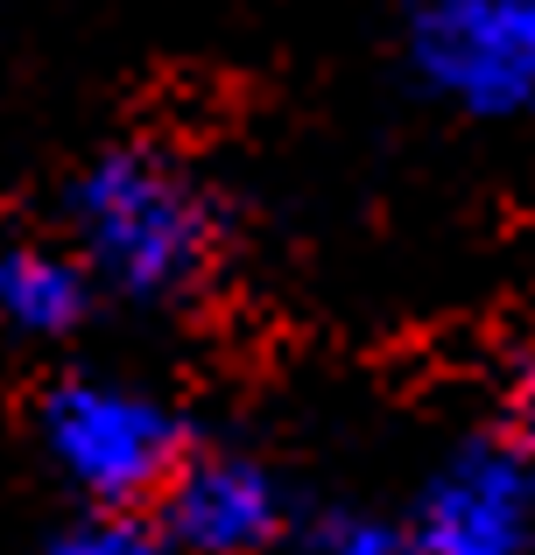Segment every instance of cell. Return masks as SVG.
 I'll list each match as a JSON object with an SVG mask.
<instances>
[{
  "label": "cell",
  "mask_w": 535,
  "mask_h": 555,
  "mask_svg": "<svg viewBox=\"0 0 535 555\" xmlns=\"http://www.w3.org/2000/svg\"><path fill=\"white\" fill-rule=\"evenodd\" d=\"M64 246L106 296L177 310L212 282L226 254V211L198 169L169 149L120 141L64 183Z\"/></svg>",
  "instance_id": "1"
},
{
  "label": "cell",
  "mask_w": 535,
  "mask_h": 555,
  "mask_svg": "<svg viewBox=\"0 0 535 555\" xmlns=\"http://www.w3.org/2000/svg\"><path fill=\"white\" fill-rule=\"evenodd\" d=\"M36 443L50 457V472L85 506L155 514L163 486L177 478L183 450H191V429L163 393L99 379V373H71L36 401Z\"/></svg>",
  "instance_id": "2"
},
{
  "label": "cell",
  "mask_w": 535,
  "mask_h": 555,
  "mask_svg": "<svg viewBox=\"0 0 535 555\" xmlns=\"http://www.w3.org/2000/svg\"><path fill=\"white\" fill-rule=\"evenodd\" d=\"M402 56L458 120L535 113V0H402Z\"/></svg>",
  "instance_id": "3"
},
{
  "label": "cell",
  "mask_w": 535,
  "mask_h": 555,
  "mask_svg": "<svg viewBox=\"0 0 535 555\" xmlns=\"http://www.w3.org/2000/svg\"><path fill=\"white\" fill-rule=\"evenodd\" d=\"M423 555H522L535 548V443L522 429L466 436L423 478L409 514Z\"/></svg>",
  "instance_id": "4"
},
{
  "label": "cell",
  "mask_w": 535,
  "mask_h": 555,
  "mask_svg": "<svg viewBox=\"0 0 535 555\" xmlns=\"http://www.w3.org/2000/svg\"><path fill=\"white\" fill-rule=\"evenodd\" d=\"M289 528H296V506L282 472H268L247 450H183L177 478L155 500L163 548L191 555H254L289 542Z\"/></svg>",
  "instance_id": "5"
},
{
  "label": "cell",
  "mask_w": 535,
  "mask_h": 555,
  "mask_svg": "<svg viewBox=\"0 0 535 555\" xmlns=\"http://www.w3.org/2000/svg\"><path fill=\"white\" fill-rule=\"evenodd\" d=\"M99 310V282L64 240L0 246V331L22 345H71Z\"/></svg>",
  "instance_id": "6"
},
{
  "label": "cell",
  "mask_w": 535,
  "mask_h": 555,
  "mask_svg": "<svg viewBox=\"0 0 535 555\" xmlns=\"http://www.w3.org/2000/svg\"><path fill=\"white\" fill-rule=\"evenodd\" d=\"M56 555H155L163 534H155V514L141 506H85L64 534H50Z\"/></svg>",
  "instance_id": "7"
},
{
  "label": "cell",
  "mask_w": 535,
  "mask_h": 555,
  "mask_svg": "<svg viewBox=\"0 0 535 555\" xmlns=\"http://www.w3.org/2000/svg\"><path fill=\"white\" fill-rule=\"evenodd\" d=\"M303 542L324 548V555H395V548H409V534H402L395 520H381V514H353V506H339V514H317Z\"/></svg>",
  "instance_id": "8"
},
{
  "label": "cell",
  "mask_w": 535,
  "mask_h": 555,
  "mask_svg": "<svg viewBox=\"0 0 535 555\" xmlns=\"http://www.w3.org/2000/svg\"><path fill=\"white\" fill-rule=\"evenodd\" d=\"M508 429H522L535 443V359L522 366V379H514V422H508Z\"/></svg>",
  "instance_id": "9"
}]
</instances>
